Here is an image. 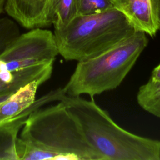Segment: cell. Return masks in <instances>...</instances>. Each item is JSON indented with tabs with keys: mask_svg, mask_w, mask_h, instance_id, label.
I'll list each match as a JSON object with an SVG mask.
<instances>
[{
	"mask_svg": "<svg viewBox=\"0 0 160 160\" xmlns=\"http://www.w3.org/2000/svg\"><path fill=\"white\" fill-rule=\"evenodd\" d=\"M136 31L116 8L76 16L66 26L54 29L59 54L67 61H81L98 56L118 46Z\"/></svg>",
	"mask_w": 160,
	"mask_h": 160,
	"instance_id": "3",
	"label": "cell"
},
{
	"mask_svg": "<svg viewBox=\"0 0 160 160\" xmlns=\"http://www.w3.org/2000/svg\"><path fill=\"white\" fill-rule=\"evenodd\" d=\"M60 101L78 122L88 142L103 160L160 159V141L121 128L92 99L66 94Z\"/></svg>",
	"mask_w": 160,
	"mask_h": 160,
	"instance_id": "2",
	"label": "cell"
},
{
	"mask_svg": "<svg viewBox=\"0 0 160 160\" xmlns=\"http://www.w3.org/2000/svg\"><path fill=\"white\" fill-rule=\"evenodd\" d=\"M6 1V0H0V14L2 13V12L4 9Z\"/></svg>",
	"mask_w": 160,
	"mask_h": 160,
	"instance_id": "18",
	"label": "cell"
},
{
	"mask_svg": "<svg viewBox=\"0 0 160 160\" xmlns=\"http://www.w3.org/2000/svg\"><path fill=\"white\" fill-rule=\"evenodd\" d=\"M14 71L11 72L8 70H0V80L3 82L9 84L14 81Z\"/></svg>",
	"mask_w": 160,
	"mask_h": 160,
	"instance_id": "15",
	"label": "cell"
},
{
	"mask_svg": "<svg viewBox=\"0 0 160 160\" xmlns=\"http://www.w3.org/2000/svg\"><path fill=\"white\" fill-rule=\"evenodd\" d=\"M49 10L54 29L62 28L76 16V0H51Z\"/></svg>",
	"mask_w": 160,
	"mask_h": 160,
	"instance_id": "12",
	"label": "cell"
},
{
	"mask_svg": "<svg viewBox=\"0 0 160 160\" xmlns=\"http://www.w3.org/2000/svg\"><path fill=\"white\" fill-rule=\"evenodd\" d=\"M51 0H6V13L22 27L32 29L52 24L50 16Z\"/></svg>",
	"mask_w": 160,
	"mask_h": 160,
	"instance_id": "6",
	"label": "cell"
},
{
	"mask_svg": "<svg viewBox=\"0 0 160 160\" xmlns=\"http://www.w3.org/2000/svg\"><path fill=\"white\" fill-rule=\"evenodd\" d=\"M137 101L144 110L160 118V81L149 79L142 85L137 94Z\"/></svg>",
	"mask_w": 160,
	"mask_h": 160,
	"instance_id": "11",
	"label": "cell"
},
{
	"mask_svg": "<svg viewBox=\"0 0 160 160\" xmlns=\"http://www.w3.org/2000/svg\"><path fill=\"white\" fill-rule=\"evenodd\" d=\"M76 16L91 15L103 12L112 8V0H76Z\"/></svg>",
	"mask_w": 160,
	"mask_h": 160,
	"instance_id": "13",
	"label": "cell"
},
{
	"mask_svg": "<svg viewBox=\"0 0 160 160\" xmlns=\"http://www.w3.org/2000/svg\"><path fill=\"white\" fill-rule=\"evenodd\" d=\"M46 82L36 79L20 87L4 101L0 102V124L14 118L36 101L38 88Z\"/></svg>",
	"mask_w": 160,
	"mask_h": 160,
	"instance_id": "8",
	"label": "cell"
},
{
	"mask_svg": "<svg viewBox=\"0 0 160 160\" xmlns=\"http://www.w3.org/2000/svg\"><path fill=\"white\" fill-rule=\"evenodd\" d=\"M59 54L54 33L42 28L19 34L0 54V70L11 72L54 61Z\"/></svg>",
	"mask_w": 160,
	"mask_h": 160,
	"instance_id": "5",
	"label": "cell"
},
{
	"mask_svg": "<svg viewBox=\"0 0 160 160\" xmlns=\"http://www.w3.org/2000/svg\"><path fill=\"white\" fill-rule=\"evenodd\" d=\"M114 8L121 12L136 31L153 37L159 30L158 0H112Z\"/></svg>",
	"mask_w": 160,
	"mask_h": 160,
	"instance_id": "7",
	"label": "cell"
},
{
	"mask_svg": "<svg viewBox=\"0 0 160 160\" xmlns=\"http://www.w3.org/2000/svg\"><path fill=\"white\" fill-rule=\"evenodd\" d=\"M15 92V91H14ZM14 92H11V91H9V92H2L0 93V102H2L3 101H4L5 100H6L9 96L13 93Z\"/></svg>",
	"mask_w": 160,
	"mask_h": 160,
	"instance_id": "17",
	"label": "cell"
},
{
	"mask_svg": "<svg viewBox=\"0 0 160 160\" xmlns=\"http://www.w3.org/2000/svg\"><path fill=\"white\" fill-rule=\"evenodd\" d=\"M146 34L136 31L111 49L91 59L78 61L67 84L66 95L86 94L92 97L118 87L148 44Z\"/></svg>",
	"mask_w": 160,
	"mask_h": 160,
	"instance_id": "4",
	"label": "cell"
},
{
	"mask_svg": "<svg viewBox=\"0 0 160 160\" xmlns=\"http://www.w3.org/2000/svg\"><path fill=\"white\" fill-rule=\"evenodd\" d=\"M150 79L153 81H160V64L152 70Z\"/></svg>",
	"mask_w": 160,
	"mask_h": 160,
	"instance_id": "16",
	"label": "cell"
},
{
	"mask_svg": "<svg viewBox=\"0 0 160 160\" xmlns=\"http://www.w3.org/2000/svg\"><path fill=\"white\" fill-rule=\"evenodd\" d=\"M19 34L18 26L13 20L8 18H0V54Z\"/></svg>",
	"mask_w": 160,
	"mask_h": 160,
	"instance_id": "14",
	"label": "cell"
},
{
	"mask_svg": "<svg viewBox=\"0 0 160 160\" xmlns=\"http://www.w3.org/2000/svg\"><path fill=\"white\" fill-rule=\"evenodd\" d=\"M54 62H49L29 66L14 71V81L6 84L0 80V93L14 92L20 87L36 79L48 80L52 74Z\"/></svg>",
	"mask_w": 160,
	"mask_h": 160,
	"instance_id": "9",
	"label": "cell"
},
{
	"mask_svg": "<svg viewBox=\"0 0 160 160\" xmlns=\"http://www.w3.org/2000/svg\"><path fill=\"white\" fill-rule=\"evenodd\" d=\"M16 140L18 159L103 160L61 101L33 111Z\"/></svg>",
	"mask_w": 160,
	"mask_h": 160,
	"instance_id": "1",
	"label": "cell"
},
{
	"mask_svg": "<svg viewBox=\"0 0 160 160\" xmlns=\"http://www.w3.org/2000/svg\"><path fill=\"white\" fill-rule=\"evenodd\" d=\"M21 128L16 119L0 124V160H18L16 144Z\"/></svg>",
	"mask_w": 160,
	"mask_h": 160,
	"instance_id": "10",
	"label": "cell"
}]
</instances>
